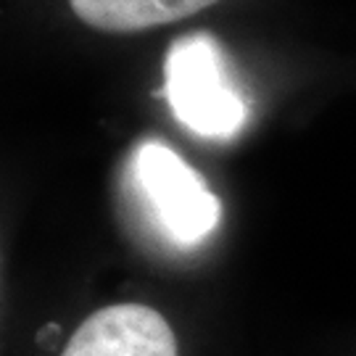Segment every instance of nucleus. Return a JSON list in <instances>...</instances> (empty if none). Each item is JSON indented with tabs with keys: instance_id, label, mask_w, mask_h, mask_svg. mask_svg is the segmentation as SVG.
Wrapping results in <instances>:
<instances>
[{
	"instance_id": "obj_1",
	"label": "nucleus",
	"mask_w": 356,
	"mask_h": 356,
	"mask_svg": "<svg viewBox=\"0 0 356 356\" xmlns=\"http://www.w3.org/2000/svg\"><path fill=\"white\" fill-rule=\"evenodd\" d=\"M166 98L179 124L201 135L225 140L241 132L248 119V103L229 76L227 56L209 32L175 40L164 58Z\"/></svg>"
},
{
	"instance_id": "obj_2",
	"label": "nucleus",
	"mask_w": 356,
	"mask_h": 356,
	"mask_svg": "<svg viewBox=\"0 0 356 356\" xmlns=\"http://www.w3.org/2000/svg\"><path fill=\"white\" fill-rule=\"evenodd\" d=\"M135 179L166 238L177 245L206 241L222 219V204L179 153L161 140L135 151Z\"/></svg>"
},
{
	"instance_id": "obj_3",
	"label": "nucleus",
	"mask_w": 356,
	"mask_h": 356,
	"mask_svg": "<svg viewBox=\"0 0 356 356\" xmlns=\"http://www.w3.org/2000/svg\"><path fill=\"white\" fill-rule=\"evenodd\" d=\"M61 356H177V341L156 309L116 304L90 314Z\"/></svg>"
},
{
	"instance_id": "obj_4",
	"label": "nucleus",
	"mask_w": 356,
	"mask_h": 356,
	"mask_svg": "<svg viewBox=\"0 0 356 356\" xmlns=\"http://www.w3.org/2000/svg\"><path fill=\"white\" fill-rule=\"evenodd\" d=\"M85 24L103 32H140L214 6L216 0H69Z\"/></svg>"
}]
</instances>
